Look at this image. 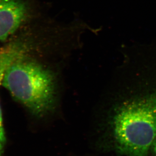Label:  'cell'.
Masks as SVG:
<instances>
[{"mask_svg":"<svg viewBox=\"0 0 156 156\" xmlns=\"http://www.w3.org/2000/svg\"><path fill=\"white\" fill-rule=\"evenodd\" d=\"M128 59L99 104L96 146L121 156H149L156 137V58Z\"/></svg>","mask_w":156,"mask_h":156,"instance_id":"obj_1","label":"cell"},{"mask_svg":"<svg viewBox=\"0 0 156 156\" xmlns=\"http://www.w3.org/2000/svg\"><path fill=\"white\" fill-rule=\"evenodd\" d=\"M29 15V8L23 0H0V41L14 34Z\"/></svg>","mask_w":156,"mask_h":156,"instance_id":"obj_3","label":"cell"},{"mask_svg":"<svg viewBox=\"0 0 156 156\" xmlns=\"http://www.w3.org/2000/svg\"><path fill=\"white\" fill-rule=\"evenodd\" d=\"M150 152L154 155L156 156V137L154 140L153 142L152 143L150 147Z\"/></svg>","mask_w":156,"mask_h":156,"instance_id":"obj_5","label":"cell"},{"mask_svg":"<svg viewBox=\"0 0 156 156\" xmlns=\"http://www.w3.org/2000/svg\"><path fill=\"white\" fill-rule=\"evenodd\" d=\"M27 48L25 43L18 41L11 43L0 50V84L2 83L5 72L8 67L16 60L25 55ZM5 143L6 137L0 106V156H3Z\"/></svg>","mask_w":156,"mask_h":156,"instance_id":"obj_4","label":"cell"},{"mask_svg":"<svg viewBox=\"0 0 156 156\" xmlns=\"http://www.w3.org/2000/svg\"><path fill=\"white\" fill-rule=\"evenodd\" d=\"M24 56L8 67L2 84L32 113L44 116L52 112L56 105L55 76L46 67Z\"/></svg>","mask_w":156,"mask_h":156,"instance_id":"obj_2","label":"cell"}]
</instances>
